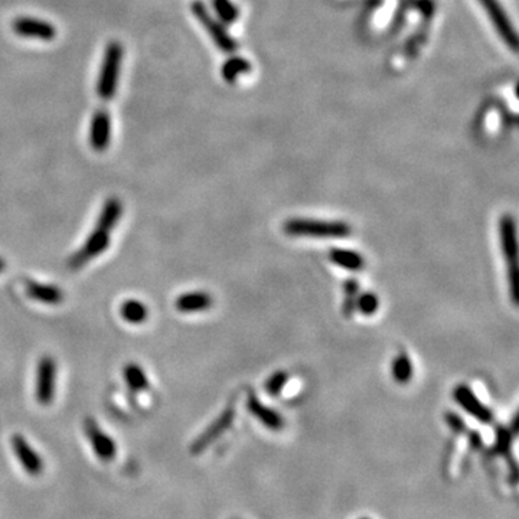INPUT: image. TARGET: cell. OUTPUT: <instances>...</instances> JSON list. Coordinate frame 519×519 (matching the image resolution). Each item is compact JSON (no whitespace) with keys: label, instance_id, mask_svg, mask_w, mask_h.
<instances>
[{"label":"cell","instance_id":"cell-16","mask_svg":"<svg viewBox=\"0 0 519 519\" xmlns=\"http://www.w3.org/2000/svg\"><path fill=\"white\" fill-rule=\"evenodd\" d=\"M329 260L338 267L349 271H361L365 267V258L352 250L333 249L329 251Z\"/></svg>","mask_w":519,"mask_h":519},{"label":"cell","instance_id":"cell-18","mask_svg":"<svg viewBox=\"0 0 519 519\" xmlns=\"http://www.w3.org/2000/svg\"><path fill=\"white\" fill-rule=\"evenodd\" d=\"M121 212H123V205H121V202L117 198H110L103 206L97 227L106 231H111L117 225L121 217Z\"/></svg>","mask_w":519,"mask_h":519},{"label":"cell","instance_id":"cell-24","mask_svg":"<svg viewBox=\"0 0 519 519\" xmlns=\"http://www.w3.org/2000/svg\"><path fill=\"white\" fill-rule=\"evenodd\" d=\"M345 290V303H344V313L345 316H351L356 309V297L359 292V283L356 280H348L344 284Z\"/></svg>","mask_w":519,"mask_h":519},{"label":"cell","instance_id":"cell-10","mask_svg":"<svg viewBox=\"0 0 519 519\" xmlns=\"http://www.w3.org/2000/svg\"><path fill=\"white\" fill-rule=\"evenodd\" d=\"M55 374L56 365L54 359L51 356H44L38 365V377H37V399L44 406L49 404L54 399Z\"/></svg>","mask_w":519,"mask_h":519},{"label":"cell","instance_id":"cell-19","mask_svg":"<svg viewBox=\"0 0 519 519\" xmlns=\"http://www.w3.org/2000/svg\"><path fill=\"white\" fill-rule=\"evenodd\" d=\"M120 313H121V318L133 325L142 323L147 319V308L142 301L133 300V299L126 300L123 304H121Z\"/></svg>","mask_w":519,"mask_h":519},{"label":"cell","instance_id":"cell-5","mask_svg":"<svg viewBox=\"0 0 519 519\" xmlns=\"http://www.w3.org/2000/svg\"><path fill=\"white\" fill-rule=\"evenodd\" d=\"M479 2L483 6V9L486 11L487 16H489L492 25L498 30V34L504 39V42L512 51H516L518 49V37H516L515 29L511 25L509 18L506 16L504 8L501 6V4L498 2V0H479Z\"/></svg>","mask_w":519,"mask_h":519},{"label":"cell","instance_id":"cell-11","mask_svg":"<svg viewBox=\"0 0 519 519\" xmlns=\"http://www.w3.org/2000/svg\"><path fill=\"white\" fill-rule=\"evenodd\" d=\"M111 137V120L106 110H99L91 118L89 144L94 150L103 151L108 147Z\"/></svg>","mask_w":519,"mask_h":519},{"label":"cell","instance_id":"cell-21","mask_svg":"<svg viewBox=\"0 0 519 519\" xmlns=\"http://www.w3.org/2000/svg\"><path fill=\"white\" fill-rule=\"evenodd\" d=\"M250 71V63L247 59L235 56L228 59L223 67V77L228 82H234L241 74H247Z\"/></svg>","mask_w":519,"mask_h":519},{"label":"cell","instance_id":"cell-2","mask_svg":"<svg viewBox=\"0 0 519 519\" xmlns=\"http://www.w3.org/2000/svg\"><path fill=\"white\" fill-rule=\"evenodd\" d=\"M121 59H123V48H121L118 42H110L104 52L97 82V94L101 100H110L115 94L118 87Z\"/></svg>","mask_w":519,"mask_h":519},{"label":"cell","instance_id":"cell-14","mask_svg":"<svg viewBox=\"0 0 519 519\" xmlns=\"http://www.w3.org/2000/svg\"><path fill=\"white\" fill-rule=\"evenodd\" d=\"M247 407L250 410V413L263 424L265 425L268 430L273 432H280L284 427V420L283 417L276 413L274 410H271L270 407H265L258 399L256 394H250L249 395V401H247Z\"/></svg>","mask_w":519,"mask_h":519},{"label":"cell","instance_id":"cell-7","mask_svg":"<svg viewBox=\"0 0 519 519\" xmlns=\"http://www.w3.org/2000/svg\"><path fill=\"white\" fill-rule=\"evenodd\" d=\"M453 399L459 404L468 414L475 417L480 423H491L494 415L492 411L477 399L476 394L468 385L456 387L453 392Z\"/></svg>","mask_w":519,"mask_h":519},{"label":"cell","instance_id":"cell-6","mask_svg":"<svg viewBox=\"0 0 519 519\" xmlns=\"http://www.w3.org/2000/svg\"><path fill=\"white\" fill-rule=\"evenodd\" d=\"M108 246H110V231L96 227L94 232H91V235L87 238L84 247L80 251H77L74 257L70 260L71 268L82 267V264H85L91 258L97 257L100 253L106 251Z\"/></svg>","mask_w":519,"mask_h":519},{"label":"cell","instance_id":"cell-13","mask_svg":"<svg viewBox=\"0 0 519 519\" xmlns=\"http://www.w3.org/2000/svg\"><path fill=\"white\" fill-rule=\"evenodd\" d=\"M85 433L91 446L94 449V453L100 459L111 461L115 456V444L93 420L85 421Z\"/></svg>","mask_w":519,"mask_h":519},{"label":"cell","instance_id":"cell-3","mask_svg":"<svg viewBox=\"0 0 519 519\" xmlns=\"http://www.w3.org/2000/svg\"><path fill=\"white\" fill-rule=\"evenodd\" d=\"M501 246L502 253L508 264V277L512 300L518 303V242H516V227L511 215H504L501 220Z\"/></svg>","mask_w":519,"mask_h":519},{"label":"cell","instance_id":"cell-20","mask_svg":"<svg viewBox=\"0 0 519 519\" xmlns=\"http://www.w3.org/2000/svg\"><path fill=\"white\" fill-rule=\"evenodd\" d=\"M394 380L399 384H408L413 378V363L407 354H400L391 365Z\"/></svg>","mask_w":519,"mask_h":519},{"label":"cell","instance_id":"cell-25","mask_svg":"<svg viewBox=\"0 0 519 519\" xmlns=\"http://www.w3.org/2000/svg\"><path fill=\"white\" fill-rule=\"evenodd\" d=\"M213 8H215L218 16L227 23H231L238 18V11L230 0H213Z\"/></svg>","mask_w":519,"mask_h":519},{"label":"cell","instance_id":"cell-27","mask_svg":"<svg viewBox=\"0 0 519 519\" xmlns=\"http://www.w3.org/2000/svg\"><path fill=\"white\" fill-rule=\"evenodd\" d=\"M446 420H447V423L450 424V427L453 430H456V432H463L465 430V421L461 417H457L456 414H447Z\"/></svg>","mask_w":519,"mask_h":519},{"label":"cell","instance_id":"cell-1","mask_svg":"<svg viewBox=\"0 0 519 519\" xmlns=\"http://www.w3.org/2000/svg\"><path fill=\"white\" fill-rule=\"evenodd\" d=\"M283 230L289 237L304 238H346L352 230L341 221H316L294 218L284 223Z\"/></svg>","mask_w":519,"mask_h":519},{"label":"cell","instance_id":"cell-8","mask_svg":"<svg viewBox=\"0 0 519 519\" xmlns=\"http://www.w3.org/2000/svg\"><path fill=\"white\" fill-rule=\"evenodd\" d=\"M12 27L16 32V35L22 38L52 41L56 37V30L49 22L35 19V18H18L13 22Z\"/></svg>","mask_w":519,"mask_h":519},{"label":"cell","instance_id":"cell-29","mask_svg":"<svg viewBox=\"0 0 519 519\" xmlns=\"http://www.w3.org/2000/svg\"><path fill=\"white\" fill-rule=\"evenodd\" d=\"M363 519H366V518H363Z\"/></svg>","mask_w":519,"mask_h":519},{"label":"cell","instance_id":"cell-23","mask_svg":"<svg viewBox=\"0 0 519 519\" xmlns=\"http://www.w3.org/2000/svg\"><path fill=\"white\" fill-rule=\"evenodd\" d=\"M356 309L365 316H373L380 309V300L374 293H363L356 297Z\"/></svg>","mask_w":519,"mask_h":519},{"label":"cell","instance_id":"cell-26","mask_svg":"<svg viewBox=\"0 0 519 519\" xmlns=\"http://www.w3.org/2000/svg\"><path fill=\"white\" fill-rule=\"evenodd\" d=\"M289 381V375L284 371H277L274 373L265 382V389L268 391V394L271 395H279L282 392V389L284 388V385Z\"/></svg>","mask_w":519,"mask_h":519},{"label":"cell","instance_id":"cell-28","mask_svg":"<svg viewBox=\"0 0 519 519\" xmlns=\"http://www.w3.org/2000/svg\"><path fill=\"white\" fill-rule=\"evenodd\" d=\"M5 267H6L5 260H4V258H0V271H4V270H5Z\"/></svg>","mask_w":519,"mask_h":519},{"label":"cell","instance_id":"cell-12","mask_svg":"<svg viewBox=\"0 0 519 519\" xmlns=\"http://www.w3.org/2000/svg\"><path fill=\"white\" fill-rule=\"evenodd\" d=\"M12 446L15 450V454L18 457V461L20 462L22 468L32 476H38L42 473L44 470V463L41 456L30 447V444L25 440V437L16 434L12 439Z\"/></svg>","mask_w":519,"mask_h":519},{"label":"cell","instance_id":"cell-4","mask_svg":"<svg viewBox=\"0 0 519 519\" xmlns=\"http://www.w3.org/2000/svg\"><path fill=\"white\" fill-rule=\"evenodd\" d=\"M192 12L198 18V20L202 23V26L206 29V32L211 37V39L215 42V45L221 51L231 54L237 49L235 41L228 35L225 27L209 15V12L206 11V8L202 2H198V0H196V2H194Z\"/></svg>","mask_w":519,"mask_h":519},{"label":"cell","instance_id":"cell-15","mask_svg":"<svg viewBox=\"0 0 519 519\" xmlns=\"http://www.w3.org/2000/svg\"><path fill=\"white\" fill-rule=\"evenodd\" d=\"M212 306V297L204 292H192L182 294L176 300V309L182 313H195L206 311Z\"/></svg>","mask_w":519,"mask_h":519},{"label":"cell","instance_id":"cell-22","mask_svg":"<svg viewBox=\"0 0 519 519\" xmlns=\"http://www.w3.org/2000/svg\"><path fill=\"white\" fill-rule=\"evenodd\" d=\"M123 375L132 389H144L149 387L147 377L139 365H135V363L127 365L123 371Z\"/></svg>","mask_w":519,"mask_h":519},{"label":"cell","instance_id":"cell-9","mask_svg":"<svg viewBox=\"0 0 519 519\" xmlns=\"http://www.w3.org/2000/svg\"><path fill=\"white\" fill-rule=\"evenodd\" d=\"M235 417V411L234 407H228L215 421H213L208 429L194 442L191 451L194 454H199L202 453L208 446H211L213 442H215L220 436H223L228 429L230 425L232 424Z\"/></svg>","mask_w":519,"mask_h":519},{"label":"cell","instance_id":"cell-17","mask_svg":"<svg viewBox=\"0 0 519 519\" xmlns=\"http://www.w3.org/2000/svg\"><path fill=\"white\" fill-rule=\"evenodd\" d=\"M26 293L29 294V297L48 304H58L64 300V293L59 289L35 282H26Z\"/></svg>","mask_w":519,"mask_h":519}]
</instances>
